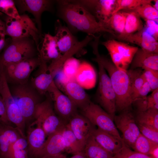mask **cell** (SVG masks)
<instances>
[{
    "instance_id": "1",
    "label": "cell",
    "mask_w": 158,
    "mask_h": 158,
    "mask_svg": "<svg viewBox=\"0 0 158 158\" xmlns=\"http://www.w3.org/2000/svg\"><path fill=\"white\" fill-rule=\"evenodd\" d=\"M55 3L57 16L66 24L73 34L81 32L94 37L95 34L104 32L116 36L114 32L98 22L76 0H58Z\"/></svg>"
},
{
    "instance_id": "2",
    "label": "cell",
    "mask_w": 158,
    "mask_h": 158,
    "mask_svg": "<svg viewBox=\"0 0 158 158\" xmlns=\"http://www.w3.org/2000/svg\"><path fill=\"white\" fill-rule=\"evenodd\" d=\"M96 57L108 72L116 95V109L119 111L129 108L132 103L131 97L130 80L127 70L118 68L109 59L99 53L98 48L93 49Z\"/></svg>"
},
{
    "instance_id": "3",
    "label": "cell",
    "mask_w": 158,
    "mask_h": 158,
    "mask_svg": "<svg viewBox=\"0 0 158 158\" xmlns=\"http://www.w3.org/2000/svg\"><path fill=\"white\" fill-rule=\"evenodd\" d=\"M3 50L0 55L2 66L36 56L38 51L35 41L30 37L11 39Z\"/></svg>"
},
{
    "instance_id": "4",
    "label": "cell",
    "mask_w": 158,
    "mask_h": 158,
    "mask_svg": "<svg viewBox=\"0 0 158 158\" xmlns=\"http://www.w3.org/2000/svg\"><path fill=\"white\" fill-rule=\"evenodd\" d=\"M11 92L18 106L26 123L34 121L36 109L40 103L39 94L28 83L14 85Z\"/></svg>"
},
{
    "instance_id": "5",
    "label": "cell",
    "mask_w": 158,
    "mask_h": 158,
    "mask_svg": "<svg viewBox=\"0 0 158 158\" xmlns=\"http://www.w3.org/2000/svg\"><path fill=\"white\" fill-rule=\"evenodd\" d=\"M4 20L6 35L11 39L31 38L38 47L39 40L42 38L35 23L27 15L22 14L18 18L6 15Z\"/></svg>"
},
{
    "instance_id": "6",
    "label": "cell",
    "mask_w": 158,
    "mask_h": 158,
    "mask_svg": "<svg viewBox=\"0 0 158 158\" xmlns=\"http://www.w3.org/2000/svg\"><path fill=\"white\" fill-rule=\"evenodd\" d=\"M41 61L38 55L17 63L1 65L8 83L24 84L28 83L31 73L39 66Z\"/></svg>"
},
{
    "instance_id": "7",
    "label": "cell",
    "mask_w": 158,
    "mask_h": 158,
    "mask_svg": "<svg viewBox=\"0 0 158 158\" xmlns=\"http://www.w3.org/2000/svg\"><path fill=\"white\" fill-rule=\"evenodd\" d=\"M82 115L98 128L122 140L114 118L100 107L90 101L81 110Z\"/></svg>"
},
{
    "instance_id": "8",
    "label": "cell",
    "mask_w": 158,
    "mask_h": 158,
    "mask_svg": "<svg viewBox=\"0 0 158 158\" xmlns=\"http://www.w3.org/2000/svg\"><path fill=\"white\" fill-rule=\"evenodd\" d=\"M96 62L99 68L98 100L104 110L114 118L116 111L115 93L105 70L99 62Z\"/></svg>"
},
{
    "instance_id": "9",
    "label": "cell",
    "mask_w": 158,
    "mask_h": 158,
    "mask_svg": "<svg viewBox=\"0 0 158 158\" xmlns=\"http://www.w3.org/2000/svg\"><path fill=\"white\" fill-rule=\"evenodd\" d=\"M47 93L48 95L46 99L38 104L34 118L41 123L47 137L66 124L56 114L52 100Z\"/></svg>"
},
{
    "instance_id": "10",
    "label": "cell",
    "mask_w": 158,
    "mask_h": 158,
    "mask_svg": "<svg viewBox=\"0 0 158 158\" xmlns=\"http://www.w3.org/2000/svg\"><path fill=\"white\" fill-rule=\"evenodd\" d=\"M109 52L113 63L118 68L127 70L138 48L114 40L102 42Z\"/></svg>"
},
{
    "instance_id": "11",
    "label": "cell",
    "mask_w": 158,
    "mask_h": 158,
    "mask_svg": "<svg viewBox=\"0 0 158 158\" xmlns=\"http://www.w3.org/2000/svg\"><path fill=\"white\" fill-rule=\"evenodd\" d=\"M129 108L123 110L119 114L115 115L114 121L116 128L122 134L123 142L131 149L140 133L135 116Z\"/></svg>"
},
{
    "instance_id": "12",
    "label": "cell",
    "mask_w": 158,
    "mask_h": 158,
    "mask_svg": "<svg viewBox=\"0 0 158 158\" xmlns=\"http://www.w3.org/2000/svg\"><path fill=\"white\" fill-rule=\"evenodd\" d=\"M54 103V108L56 115L66 123L77 113V107L66 95L56 86L54 81L47 92Z\"/></svg>"
},
{
    "instance_id": "13",
    "label": "cell",
    "mask_w": 158,
    "mask_h": 158,
    "mask_svg": "<svg viewBox=\"0 0 158 158\" xmlns=\"http://www.w3.org/2000/svg\"><path fill=\"white\" fill-rule=\"evenodd\" d=\"M18 12L23 13L27 11L34 16L37 28L42 38L41 16L44 11L53 12L55 1L50 0H17L14 1Z\"/></svg>"
},
{
    "instance_id": "14",
    "label": "cell",
    "mask_w": 158,
    "mask_h": 158,
    "mask_svg": "<svg viewBox=\"0 0 158 158\" xmlns=\"http://www.w3.org/2000/svg\"><path fill=\"white\" fill-rule=\"evenodd\" d=\"M104 25L114 10L116 0H76Z\"/></svg>"
},
{
    "instance_id": "15",
    "label": "cell",
    "mask_w": 158,
    "mask_h": 158,
    "mask_svg": "<svg viewBox=\"0 0 158 158\" xmlns=\"http://www.w3.org/2000/svg\"><path fill=\"white\" fill-rule=\"evenodd\" d=\"M47 137L41 123L35 119L29 125L26 139L29 158H36L42 149Z\"/></svg>"
},
{
    "instance_id": "16",
    "label": "cell",
    "mask_w": 158,
    "mask_h": 158,
    "mask_svg": "<svg viewBox=\"0 0 158 158\" xmlns=\"http://www.w3.org/2000/svg\"><path fill=\"white\" fill-rule=\"evenodd\" d=\"M83 149L90 137L95 128L86 117L77 113L67 123Z\"/></svg>"
},
{
    "instance_id": "17",
    "label": "cell",
    "mask_w": 158,
    "mask_h": 158,
    "mask_svg": "<svg viewBox=\"0 0 158 158\" xmlns=\"http://www.w3.org/2000/svg\"><path fill=\"white\" fill-rule=\"evenodd\" d=\"M66 124L47 137L42 149L36 158H44L49 156L58 155L63 154L65 152V145L62 132Z\"/></svg>"
},
{
    "instance_id": "18",
    "label": "cell",
    "mask_w": 158,
    "mask_h": 158,
    "mask_svg": "<svg viewBox=\"0 0 158 158\" xmlns=\"http://www.w3.org/2000/svg\"><path fill=\"white\" fill-rule=\"evenodd\" d=\"M116 37L119 40L135 44L147 51L158 53L157 41L144 27L135 33L124 35H118Z\"/></svg>"
},
{
    "instance_id": "19",
    "label": "cell",
    "mask_w": 158,
    "mask_h": 158,
    "mask_svg": "<svg viewBox=\"0 0 158 158\" xmlns=\"http://www.w3.org/2000/svg\"><path fill=\"white\" fill-rule=\"evenodd\" d=\"M54 36L60 53L63 55L70 50L79 41L67 26L63 25L59 20L55 24Z\"/></svg>"
},
{
    "instance_id": "20",
    "label": "cell",
    "mask_w": 158,
    "mask_h": 158,
    "mask_svg": "<svg viewBox=\"0 0 158 158\" xmlns=\"http://www.w3.org/2000/svg\"><path fill=\"white\" fill-rule=\"evenodd\" d=\"M41 63L31 79L32 86L40 95L45 94L54 81V77L49 71L47 62L41 59Z\"/></svg>"
},
{
    "instance_id": "21",
    "label": "cell",
    "mask_w": 158,
    "mask_h": 158,
    "mask_svg": "<svg viewBox=\"0 0 158 158\" xmlns=\"http://www.w3.org/2000/svg\"><path fill=\"white\" fill-rule=\"evenodd\" d=\"M21 137L16 127L0 122V158H8L11 146Z\"/></svg>"
},
{
    "instance_id": "22",
    "label": "cell",
    "mask_w": 158,
    "mask_h": 158,
    "mask_svg": "<svg viewBox=\"0 0 158 158\" xmlns=\"http://www.w3.org/2000/svg\"><path fill=\"white\" fill-rule=\"evenodd\" d=\"M131 63L132 69L141 68L158 71V53L138 48Z\"/></svg>"
},
{
    "instance_id": "23",
    "label": "cell",
    "mask_w": 158,
    "mask_h": 158,
    "mask_svg": "<svg viewBox=\"0 0 158 158\" xmlns=\"http://www.w3.org/2000/svg\"><path fill=\"white\" fill-rule=\"evenodd\" d=\"M92 135L103 148L114 155L122 148L123 142L101 130L95 128Z\"/></svg>"
},
{
    "instance_id": "24",
    "label": "cell",
    "mask_w": 158,
    "mask_h": 158,
    "mask_svg": "<svg viewBox=\"0 0 158 158\" xmlns=\"http://www.w3.org/2000/svg\"><path fill=\"white\" fill-rule=\"evenodd\" d=\"M63 92L80 110L91 101L84 89L75 81H70L66 85Z\"/></svg>"
},
{
    "instance_id": "25",
    "label": "cell",
    "mask_w": 158,
    "mask_h": 158,
    "mask_svg": "<svg viewBox=\"0 0 158 158\" xmlns=\"http://www.w3.org/2000/svg\"><path fill=\"white\" fill-rule=\"evenodd\" d=\"M37 50L40 58L46 62L58 59L62 55L59 51L54 36L49 33L44 34L40 48H38Z\"/></svg>"
},
{
    "instance_id": "26",
    "label": "cell",
    "mask_w": 158,
    "mask_h": 158,
    "mask_svg": "<svg viewBox=\"0 0 158 158\" xmlns=\"http://www.w3.org/2000/svg\"><path fill=\"white\" fill-rule=\"evenodd\" d=\"M75 81L84 89L94 87L96 83V75L93 66L87 62H81L75 75Z\"/></svg>"
},
{
    "instance_id": "27",
    "label": "cell",
    "mask_w": 158,
    "mask_h": 158,
    "mask_svg": "<svg viewBox=\"0 0 158 158\" xmlns=\"http://www.w3.org/2000/svg\"><path fill=\"white\" fill-rule=\"evenodd\" d=\"M83 152L86 158H114V155L103 148L92 135L87 140Z\"/></svg>"
},
{
    "instance_id": "28",
    "label": "cell",
    "mask_w": 158,
    "mask_h": 158,
    "mask_svg": "<svg viewBox=\"0 0 158 158\" xmlns=\"http://www.w3.org/2000/svg\"><path fill=\"white\" fill-rule=\"evenodd\" d=\"M62 134L65 152L73 155L83 152V148L67 123L63 129Z\"/></svg>"
},
{
    "instance_id": "29",
    "label": "cell",
    "mask_w": 158,
    "mask_h": 158,
    "mask_svg": "<svg viewBox=\"0 0 158 158\" xmlns=\"http://www.w3.org/2000/svg\"><path fill=\"white\" fill-rule=\"evenodd\" d=\"M135 118L137 124L158 131V110L151 109L137 113Z\"/></svg>"
},
{
    "instance_id": "30",
    "label": "cell",
    "mask_w": 158,
    "mask_h": 158,
    "mask_svg": "<svg viewBox=\"0 0 158 158\" xmlns=\"http://www.w3.org/2000/svg\"><path fill=\"white\" fill-rule=\"evenodd\" d=\"M128 12L120 11L112 15L104 25L107 28L112 30L118 35L123 33Z\"/></svg>"
},
{
    "instance_id": "31",
    "label": "cell",
    "mask_w": 158,
    "mask_h": 158,
    "mask_svg": "<svg viewBox=\"0 0 158 158\" xmlns=\"http://www.w3.org/2000/svg\"><path fill=\"white\" fill-rule=\"evenodd\" d=\"M8 158H29L26 137H21L11 145Z\"/></svg>"
},
{
    "instance_id": "32",
    "label": "cell",
    "mask_w": 158,
    "mask_h": 158,
    "mask_svg": "<svg viewBox=\"0 0 158 158\" xmlns=\"http://www.w3.org/2000/svg\"><path fill=\"white\" fill-rule=\"evenodd\" d=\"M128 13L123 32L119 35L131 34L140 31L144 28L143 22L138 15L133 12Z\"/></svg>"
},
{
    "instance_id": "33",
    "label": "cell",
    "mask_w": 158,
    "mask_h": 158,
    "mask_svg": "<svg viewBox=\"0 0 158 158\" xmlns=\"http://www.w3.org/2000/svg\"><path fill=\"white\" fill-rule=\"evenodd\" d=\"M123 11L127 12H134L145 21L150 20L158 22V11L151 4H144L132 9Z\"/></svg>"
},
{
    "instance_id": "34",
    "label": "cell",
    "mask_w": 158,
    "mask_h": 158,
    "mask_svg": "<svg viewBox=\"0 0 158 158\" xmlns=\"http://www.w3.org/2000/svg\"><path fill=\"white\" fill-rule=\"evenodd\" d=\"M128 71L130 78L131 97L133 102L136 94L146 80L143 75L142 71L131 69Z\"/></svg>"
},
{
    "instance_id": "35",
    "label": "cell",
    "mask_w": 158,
    "mask_h": 158,
    "mask_svg": "<svg viewBox=\"0 0 158 158\" xmlns=\"http://www.w3.org/2000/svg\"><path fill=\"white\" fill-rule=\"evenodd\" d=\"M157 145L158 144L151 141L140 133L132 149L135 151L149 156L151 150Z\"/></svg>"
},
{
    "instance_id": "36",
    "label": "cell",
    "mask_w": 158,
    "mask_h": 158,
    "mask_svg": "<svg viewBox=\"0 0 158 158\" xmlns=\"http://www.w3.org/2000/svg\"><path fill=\"white\" fill-rule=\"evenodd\" d=\"M152 0H116V4L113 14L121 10L133 9L144 4H151Z\"/></svg>"
},
{
    "instance_id": "37",
    "label": "cell",
    "mask_w": 158,
    "mask_h": 158,
    "mask_svg": "<svg viewBox=\"0 0 158 158\" xmlns=\"http://www.w3.org/2000/svg\"><path fill=\"white\" fill-rule=\"evenodd\" d=\"M80 62L79 60L73 56L69 58L64 62L62 67L63 71L70 80L75 81V75Z\"/></svg>"
},
{
    "instance_id": "38",
    "label": "cell",
    "mask_w": 158,
    "mask_h": 158,
    "mask_svg": "<svg viewBox=\"0 0 158 158\" xmlns=\"http://www.w3.org/2000/svg\"><path fill=\"white\" fill-rule=\"evenodd\" d=\"M0 11L11 17L15 18H20V15L13 0H0Z\"/></svg>"
},
{
    "instance_id": "39",
    "label": "cell",
    "mask_w": 158,
    "mask_h": 158,
    "mask_svg": "<svg viewBox=\"0 0 158 158\" xmlns=\"http://www.w3.org/2000/svg\"><path fill=\"white\" fill-rule=\"evenodd\" d=\"M114 158H152L150 156L131 150L124 142L120 150L114 156Z\"/></svg>"
},
{
    "instance_id": "40",
    "label": "cell",
    "mask_w": 158,
    "mask_h": 158,
    "mask_svg": "<svg viewBox=\"0 0 158 158\" xmlns=\"http://www.w3.org/2000/svg\"><path fill=\"white\" fill-rule=\"evenodd\" d=\"M142 74L146 81L149 84L151 91L158 88V71L145 69L142 71Z\"/></svg>"
},
{
    "instance_id": "41",
    "label": "cell",
    "mask_w": 158,
    "mask_h": 158,
    "mask_svg": "<svg viewBox=\"0 0 158 158\" xmlns=\"http://www.w3.org/2000/svg\"><path fill=\"white\" fill-rule=\"evenodd\" d=\"M137 124L140 133L152 142L158 144V131L139 124Z\"/></svg>"
},
{
    "instance_id": "42",
    "label": "cell",
    "mask_w": 158,
    "mask_h": 158,
    "mask_svg": "<svg viewBox=\"0 0 158 158\" xmlns=\"http://www.w3.org/2000/svg\"><path fill=\"white\" fill-rule=\"evenodd\" d=\"M70 81H71L64 73L62 68L56 73L54 78V81L56 86L63 92L65 86Z\"/></svg>"
},
{
    "instance_id": "43",
    "label": "cell",
    "mask_w": 158,
    "mask_h": 158,
    "mask_svg": "<svg viewBox=\"0 0 158 158\" xmlns=\"http://www.w3.org/2000/svg\"><path fill=\"white\" fill-rule=\"evenodd\" d=\"M132 104H134L136 107L137 113L143 112L150 109L147 96L145 98L137 99L133 101Z\"/></svg>"
},
{
    "instance_id": "44",
    "label": "cell",
    "mask_w": 158,
    "mask_h": 158,
    "mask_svg": "<svg viewBox=\"0 0 158 158\" xmlns=\"http://www.w3.org/2000/svg\"><path fill=\"white\" fill-rule=\"evenodd\" d=\"M145 28L157 40H158V25L153 20H147Z\"/></svg>"
},
{
    "instance_id": "45",
    "label": "cell",
    "mask_w": 158,
    "mask_h": 158,
    "mask_svg": "<svg viewBox=\"0 0 158 158\" xmlns=\"http://www.w3.org/2000/svg\"><path fill=\"white\" fill-rule=\"evenodd\" d=\"M6 35L5 22L0 18V53L4 49L7 44V42L5 38Z\"/></svg>"
},
{
    "instance_id": "46",
    "label": "cell",
    "mask_w": 158,
    "mask_h": 158,
    "mask_svg": "<svg viewBox=\"0 0 158 158\" xmlns=\"http://www.w3.org/2000/svg\"><path fill=\"white\" fill-rule=\"evenodd\" d=\"M0 122L3 123L7 125L13 126V125L10 122L6 114V110L5 106L0 94Z\"/></svg>"
},
{
    "instance_id": "47",
    "label": "cell",
    "mask_w": 158,
    "mask_h": 158,
    "mask_svg": "<svg viewBox=\"0 0 158 158\" xmlns=\"http://www.w3.org/2000/svg\"><path fill=\"white\" fill-rule=\"evenodd\" d=\"M147 97L150 109L158 110V88L152 91V93Z\"/></svg>"
},
{
    "instance_id": "48",
    "label": "cell",
    "mask_w": 158,
    "mask_h": 158,
    "mask_svg": "<svg viewBox=\"0 0 158 158\" xmlns=\"http://www.w3.org/2000/svg\"><path fill=\"white\" fill-rule=\"evenodd\" d=\"M151 91V90L150 87L148 83L146 81L136 94L133 101L137 99L147 97L148 93Z\"/></svg>"
},
{
    "instance_id": "49",
    "label": "cell",
    "mask_w": 158,
    "mask_h": 158,
    "mask_svg": "<svg viewBox=\"0 0 158 158\" xmlns=\"http://www.w3.org/2000/svg\"><path fill=\"white\" fill-rule=\"evenodd\" d=\"M158 145L154 146L150 151L149 156L152 158H158Z\"/></svg>"
},
{
    "instance_id": "50",
    "label": "cell",
    "mask_w": 158,
    "mask_h": 158,
    "mask_svg": "<svg viewBox=\"0 0 158 158\" xmlns=\"http://www.w3.org/2000/svg\"><path fill=\"white\" fill-rule=\"evenodd\" d=\"M86 158L83 152H81L73 155L70 158Z\"/></svg>"
},
{
    "instance_id": "51",
    "label": "cell",
    "mask_w": 158,
    "mask_h": 158,
    "mask_svg": "<svg viewBox=\"0 0 158 158\" xmlns=\"http://www.w3.org/2000/svg\"><path fill=\"white\" fill-rule=\"evenodd\" d=\"M66 155L63 154L58 155L49 156L44 158H66Z\"/></svg>"
},
{
    "instance_id": "52",
    "label": "cell",
    "mask_w": 158,
    "mask_h": 158,
    "mask_svg": "<svg viewBox=\"0 0 158 158\" xmlns=\"http://www.w3.org/2000/svg\"><path fill=\"white\" fill-rule=\"evenodd\" d=\"M153 1L154 2V3L153 6L155 9L158 11V0H153Z\"/></svg>"
},
{
    "instance_id": "53",
    "label": "cell",
    "mask_w": 158,
    "mask_h": 158,
    "mask_svg": "<svg viewBox=\"0 0 158 158\" xmlns=\"http://www.w3.org/2000/svg\"><path fill=\"white\" fill-rule=\"evenodd\" d=\"M1 69L0 68V86L1 83Z\"/></svg>"
}]
</instances>
